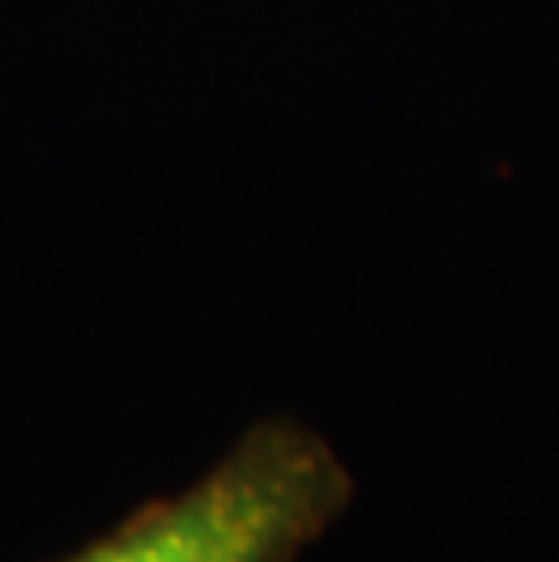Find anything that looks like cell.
<instances>
[{"label": "cell", "instance_id": "6da1fadb", "mask_svg": "<svg viewBox=\"0 0 559 562\" xmlns=\"http://www.w3.org/2000/svg\"><path fill=\"white\" fill-rule=\"evenodd\" d=\"M353 501L338 450L302 417L269 414L189 486L47 562H302Z\"/></svg>", "mask_w": 559, "mask_h": 562}]
</instances>
